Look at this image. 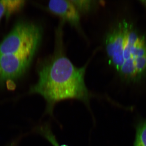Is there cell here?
Instances as JSON below:
<instances>
[{
  "label": "cell",
  "mask_w": 146,
  "mask_h": 146,
  "mask_svg": "<svg viewBox=\"0 0 146 146\" xmlns=\"http://www.w3.org/2000/svg\"><path fill=\"white\" fill-rule=\"evenodd\" d=\"M134 146H146V121L137 127Z\"/></svg>",
  "instance_id": "8"
},
{
  "label": "cell",
  "mask_w": 146,
  "mask_h": 146,
  "mask_svg": "<svg viewBox=\"0 0 146 146\" xmlns=\"http://www.w3.org/2000/svg\"><path fill=\"white\" fill-rule=\"evenodd\" d=\"M105 48L110 65L123 79L140 81L146 73V39L126 21L117 24L108 33Z\"/></svg>",
  "instance_id": "2"
},
{
  "label": "cell",
  "mask_w": 146,
  "mask_h": 146,
  "mask_svg": "<svg viewBox=\"0 0 146 146\" xmlns=\"http://www.w3.org/2000/svg\"><path fill=\"white\" fill-rule=\"evenodd\" d=\"M16 144H17V142H13L8 146H16Z\"/></svg>",
  "instance_id": "9"
},
{
  "label": "cell",
  "mask_w": 146,
  "mask_h": 146,
  "mask_svg": "<svg viewBox=\"0 0 146 146\" xmlns=\"http://www.w3.org/2000/svg\"><path fill=\"white\" fill-rule=\"evenodd\" d=\"M49 11L59 16L63 21L78 28L80 24V14L71 1L53 0L49 2Z\"/></svg>",
  "instance_id": "5"
},
{
  "label": "cell",
  "mask_w": 146,
  "mask_h": 146,
  "mask_svg": "<svg viewBox=\"0 0 146 146\" xmlns=\"http://www.w3.org/2000/svg\"><path fill=\"white\" fill-rule=\"evenodd\" d=\"M23 0H1L0 20L3 17L9 18L14 13L22 9L25 4Z\"/></svg>",
  "instance_id": "6"
},
{
  "label": "cell",
  "mask_w": 146,
  "mask_h": 146,
  "mask_svg": "<svg viewBox=\"0 0 146 146\" xmlns=\"http://www.w3.org/2000/svg\"><path fill=\"white\" fill-rule=\"evenodd\" d=\"M56 49L52 56L39 66L38 81L29 91L44 98L46 112L50 115L56 104L61 101L75 99L87 104L91 97L84 81L87 65L76 67L58 46Z\"/></svg>",
  "instance_id": "1"
},
{
  "label": "cell",
  "mask_w": 146,
  "mask_h": 146,
  "mask_svg": "<svg viewBox=\"0 0 146 146\" xmlns=\"http://www.w3.org/2000/svg\"><path fill=\"white\" fill-rule=\"evenodd\" d=\"M42 36V28L38 25L26 21L19 22L0 43V55H35Z\"/></svg>",
  "instance_id": "3"
},
{
  "label": "cell",
  "mask_w": 146,
  "mask_h": 146,
  "mask_svg": "<svg viewBox=\"0 0 146 146\" xmlns=\"http://www.w3.org/2000/svg\"><path fill=\"white\" fill-rule=\"evenodd\" d=\"M35 55L11 54L0 55V86L20 78L29 67Z\"/></svg>",
  "instance_id": "4"
},
{
  "label": "cell",
  "mask_w": 146,
  "mask_h": 146,
  "mask_svg": "<svg viewBox=\"0 0 146 146\" xmlns=\"http://www.w3.org/2000/svg\"><path fill=\"white\" fill-rule=\"evenodd\" d=\"M77 10L80 13H89L93 10L96 5L94 1H71Z\"/></svg>",
  "instance_id": "7"
}]
</instances>
